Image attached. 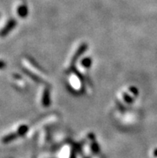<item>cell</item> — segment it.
Masks as SVG:
<instances>
[{
    "label": "cell",
    "mask_w": 157,
    "mask_h": 158,
    "mask_svg": "<svg viewBox=\"0 0 157 158\" xmlns=\"http://www.w3.org/2000/svg\"><path fill=\"white\" fill-rule=\"evenodd\" d=\"M87 49H88V45L86 44H82L79 47L78 50L76 51V53L74 54L73 57H72V60H71V66H73L74 64H76V62L77 61L78 59L80 58V56L84 54Z\"/></svg>",
    "instance_id": "1"
},
{
    "label": "cell",
    "mask_w": 157,
    "mask_h": 158,
    "mask_svg": "<svg viewBox=\"0 0 157 158\" xmlns=\"http://www.w3.org/2000/svg\"><path fill=\"white\" fill-rule=\"evenodd\" d=\"M16 24H17V22H16V20L14 19H11L9 20L7 22V23L6 24V26L4 27L3 29H2V32H1V35H2V37H4L5 35L9 34L10 32V31L15 27Z\"/></svg>",
    "instance_id": "2"
},
{
    "label": "cell",
    "mask_w": 157,
    "mask_h": 158,
    "mask_svg": "<svg viewBox=\"0 0 157 158\" xmlns=\"http://www.w3.org/2000/svg\"><path fill=\"white\" fill-rule=\"evenodd\" d=\"M42 104L44 107H48L51 104V98H50V89L46 88L44 89L43 93L42 96Z\"/></svg>",
    "instance_id": "3"
},
{
    "label": "cell",
    "mask_w": 157,
    "mask_h": 158,
    "mask_svg": "<svg viewBox=\"0 0 157 158\" xmlns=\"http://www.w3.org/2000/svg\"><path fill=\"white\" fill-rule=\"evenodd\" d=\"M17 14L21 18H25L28 15V8L26 4H21L17 8Z\"/></svg>",
    "instance_id": "4"
},
{
    "label": "cell",
    "mask_w": 157,
    "mask_h": 158,
    "mask_svg": "<svg viewBox=\"0 0 157 158\" xmlns=\"http://www.w3.org/2000/svg\"><path fill=\"white\" fill-rule=\"evenodd\" d=\"M24 72H25L26 74H27L28 76H29L30 78H31L34 81H35L36 83H40V84H43L44 83V81L42 80V79L40 78V77H39L38 76H36V75L34 74V73H32V72H30V71L24 70Z\"/></svg>",
    "instance_id": "5"
},
{
    "label": "cell",
    "mask_w": 157,
    "mask_h": 158,
    "mask_svg": "<svg viewBox=\"0 0 157 158\" xmlns=\"http://www.w3.org/2000/svg\"><path fill=\"white\" fill-rule=\"evenodd\" d=\"M92 59L91 58H84V60H82V66H84L85 68H89L90 67L92 66Z\"/></svg>",
    "instance_id": "6"
},
{
    "label": "cell",
    "mask_w": 157,
    "mask_h": 158,
    "mask_svg": "<svg viewBox=\"0 0 157 158\" xmlns=\"http://www.w3.org/2000/svg\"><path fill=\"white\" fill-rule=\"evenodd\" d=\"M27 125H22V126H20V128H19L18 130H17V132H18V134L19 135H23L24 133H26L27 131Z\"/></svg>",
    "instance_id": "7"
},
{
    "label": "cell",
    "mask_w": 157,
    "mask_h": 158,
    "mask_svg": "<svg viewBox=\"0 0 157 158\" xmlns=\"http://www.w3.org/2000/svg\"><path fill=\"white\" fill-rule=\"evenodd\" d=\"M123 100H125L127 103H131L132 102V100H133L131 96H128V95L126 94V93H124V94H123Z\"/></svg>",
    "instance_id": "8"
},
{
    "label": "cell",
    "mask_w": 157,
    "mask_h": 158,
    "mask_svg": "<svg viewBox=\"0 0 157 158\" xmlns=\"http://www.w3.org/2000/svg\"><path fill=\"white\" fill-rule=\"evenodd\" d=\"M154 154H155V156H157V149L155 151V152H154Z\"/></svg>",
    "instance_id": "9"
}]
</instances>
